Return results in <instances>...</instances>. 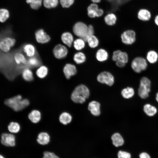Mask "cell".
Here are the masks:
<instances>
[{
  "label": "cell",
  "mask_w": 158,
  "mask_h": 158,
  "mask_svg": "<svg viewBox=\"0 0 158 158\" xmlns=\"http://www.w3.org/2000/svg\"><path fill=\"white\" fill-rule=\"evenodd\" d=\"M1 143L7 147H13L16 144L15 137L12 134L3 133L1 135Z\"/></svg>",
  "instance_id": "cell-10"
},
{
  "label": "cell",
  "mask_w": 158,
  "mask_h": 158,
  "mask_svg": "<svg viewBox=\"0 0 158 158\" xmlns=\"http://www.w3.org/2000/svg\"><path fill=\"white\" fill-rule=\"evenodd\" d=\"M4 103L14 111H18L28 107L29 102L27 99H23L22 96L19 95L6 99Z\"/></svg>",
  "instance_id": "cell-1"
},
{
  "label": "cell",
  "mask_w": 158,
  "mask_h": 158,
  "mask_svg": "<svg viewBox=\"0 0 158 158\" xmlns=\"http://www.w3.org/2000/svg\"><path fill=\"white\" fill-rule=\"evenodd\" d=\"M138 17L140 20L146 21L149 20L151 17L150 12L147 9H142L140 10L138 13Z\"/></svg>",
  "instance_id": "cell-22"
},
{
  "label": "cell",
  "mask_w": 158,
  "mask_h": 158,
  "mask_svg": "<svg viewBox=\"0 0 158 158\" xmlns=\"http://www.w3.org/2000/svg\"><path fill=\"white\" fill-rule=\"evenodd\" d=\"M118 158H130V154L125 151H119L118 154Z\"/></svg>",
  "instance_id": "cell-41"
},
{
  "label": "cell",
  "mask_w": 158,
  "mask_h": 158,
  "mask_svg": "<svg viewBox=\"0 0 158 158\" xmlns=\"http://www.w3.org/2000/svg\"><path fill=\"white\" fill-rule=\"evenodd\" d=\"M97 81L102 83L112 86L114 83V78L110 72L104 71L100 73L97 77Z\"/></svg>",
  "instance_id": "cell-6"
},
{
  "label": "cell",
  "mask_w": 158,
  "mask_h": 158,
  "mask_svg": "<svg viewBox=\"0 0 158 158\" xmlns=\"http://www.w3.org/2000/svg\"><path fill=\"white\" fill-rule=\"evenodd\" d=\"M0 158H5L3 156L0 154Z\"/></svg>",
  "instance_id": "cell-49"
},
{
  "label": "cell",
  "mask_w": 158,
  "mask_h": 158,
  "mask_svg": "<svg viewBox=\"0 0 158 158\" xmlns=\"http://www.w3.org/2000/svg\"><path fill=\"white\" fill-rule=\"evenodd\" d=\"M48 72V68L45 66H40L36 71V74L38 77L43 78L47 75Z\"/></svg>",
  "instance_id": "cell-28"
},
{
  "label": "cell",
  "mask_w": 158,
  "mask_h": 158,
  "mask_svg": "<svg viewBox=\"0 0 158 158\" xmlns=\"http://www.w3.org/2000/svg\"><path fill=\"white\" fill-rule=\"evenodd\" d=\"M35 35L36 40L39 43H46L49 42L51 40L50 36L42 29L36 31Z\"/></svg>",
  "instance_id": "cell-12"
},
{
  "label": "cell",
  "mask_w": 158,
  "mask_h": 158,
  "mask_svg": "<svg viewBox=\"0 0 158 158\" xmlns=\"http://www.w3.org/2000/svg\"><path fill=\"white\" fill-rule=\"evenodd\" d=\"M61 38L64 44L69 47L71 46L73 41V37L70 32H66L63 33L61 35Z\"/></svg>",
  "instance_id": "cell-18"
},
{
  "label": "cell",
  "mask_w": 158,
  "mask_h": 158,
  "mask_svg": "<svg viewBox=\"0 0 158 158\" xmlns=\"http://www.w3.org/2000/svg\"><path fill=\"white\" fill-rule=\"evenodd\" d=\"M59 119L61 123L64 125H66L71 122L72 117L69 113L63 112L60 114Z\"/></svg>",
  "instance_id": "cell-27"
},
{
  "label": "cell",
  "mask_w": 158,
  "mask_h": 158,
  "mask_svg": "<svg viewBox=\"0 0 158 158\" xmlns=\"http://www.w3.org/2000/svg\"><path fill=\"white\" fill-rule=\"evenodd\" d=\"M146 59L149 63L153 64L156 63L158 59V54L153 50L149 51L146 55Z\"/></svg>",
  "instance_id": "cell-24"
},
{
  "label": "cell",
  "mask_w": 158,
  "mask_h": 158,
  "mask_svg": "<svg viewBox=\"0 0 158 158\" xmlns=\"http://www.w3.org/2000/svg\"><path fill=\"white\" fill-rule=\"evenodd\" d=\"M156 99L157 101L158 102V92L157 93L156 95Z\"/></svg>",
  "instance_id": "cell-47"
},
{
  "label": "cell",
  "mask_w": 158,
  "mask_h": 158,
  "mask_svg": "<svg viewBox=\"0 0 158 158\" xmlns=\"http://www.w3.org/2000/svg\"><path fill=\"white\" fill-rule=\"evenodd\" d=\"M113 145L116 147L122 145L124 141L121 135L118 133L114 134L111 137Z\"/></svg>",
  "instance_id": "cell-20"
},
{
  "label": "cell",
  "mask_w": 158,
  "mask_h": 158,
  "mask_svg": "<svg viewBox=\"0 0 158 158\" xmlns=\"http://www.w3.org/2000/svg\"><path fill=\"white\" fill-rule=\"evenodd\" d=\"M88 44L91 48H95L98 45L99 41L97 38L94 35L90 37L87 40Z\"/></svg>",
  "instance_id": "cell-36"
},
{
  "label": "cell",
  "mask_w": 158,
  "mask_h": 158,
  "mask_svg": "<svg viewBox=\"0 0 158 158\" xmlns=\"http://www.w3.org/2000/svg\"><path fill=\"white\" fill-rule=\"evenodd\" d=\"M112 59L113 61L118 60L126 64L128 61V56L126 53L117 50L113 52Z\"/></svg>",
  "instance_id": "cell-14"
},
{
  "label": "cell",
  "mask_w": 158,
  "mask_h": 158,
  "mask_svg": "<svg viewBox=\"0 0 158 158\" xmlns=\"http://www.w3.org/2000/svg\"><path fill=\"white\" fill-rule=\"evenodd\" d=\"M74 61L78 64L83 63L86 60V56L85 54L81 52L76 53L73 56Z\"/></svg>",
  "instance_id": "cell-31"
},
{
  "label": "cell",
  "mask_w": 158,
  "mask_h": 158,
  "mask_svg": "<svg viewBox=\"0 0 158 158\" xmlns=\"http://www.w3.org/2000/svg\"><path fill=\"white\" fill-rule=\"evenodd\" d=\"M139 157L140 158H150V155L147 153L145 152L141 153Z\"/></svg>",
  "instance_id": "cell-44"
},
{
  "label": "cell",
  "mask_w": 158,
  "mask_h": 158,
  "mask_svg": "<svg viewBox=\"0 0 158 158\" xmlns=\"http://www.w3.org/2000/svg\"><path fill=\"white\" fill-rule=\"evenodd\" d=\"M100 104L96 101H92L88 104V109L91 114L94 116H99L100 114Z\"/></svg>",
  "instance_id": "cell-15"
},
{
  "label": "cell",
  "mask_w": 158,
  "mask_h": 158,
  "mask_svg": "<svg viewBox=\"0 0 158 158\" xmlns=\"http://www.w3.org/2000/svg\"><path fill=\"white\" fill-rule=\"evenodd\" d=\"M90 96V91L85 85H80L77 86L72 92L71 99L74 102L80 104L84 102Z\"/></svg>",
  "instance_id": "cell-2"
},
{
  "label": "cell",
  "mask_w": 158,
  "mask_h": 158,
  "mask_svg": "<svg viewBox=\"0 0 158 158\" xmlns=\"http://www.w3.org/2000/svg\"><path fill=\"white\" fill-rule=\"evenodd\" d=\"M116 65L119 67L123 68L126 65V63L120 61L118 60L116 61Z\"/></svg>",
  "instance_id": "cell-43"
},
{
  "label": "cell",
  "mask_w": 158,
  "mask_h": 158,
  "mask_svg": "<svg viewBox=\"0 0 158 158\" xmlns=\"http://www.w3.org/2000/svg\"><path fill=\"white\" fill-rule=\"evenodd\" d=\"M8 129L11 133H17L20 131V126L17 122H12L8 125Z\"/></svg>",
  "instance_id": "cell-35"
},
{
  "label": "cell",
  "mask_w": 158,
  "mask_h": 158,
  "mask_svg": "<svg viewBox=\"0 0 158 158\" xmlns=\"http://www.w3.org/2000/svg\"><path fill=\"white\" fill-rule=\"evenodd\" d=\"M28 117L32 123H37L41 119V114L38 110H34L29 114Z\"/></svg>",
  "instance_id": "cell-21"
},
{
  "label": "cell",
  "mask_w": 158,
  "mask_h": 158,
  "mask_svg": "<svg viewBox=\"0 0 158 158\" xmlns=\"http://www.w3.org/2000/svg\"><path fill=\"white\" fill-rule=\"evenodd\" d=\"M154 22L158 26V15L155 18Z\"/></svg>",
  "instance_id": "cell-45"
},
{
  "label": "cell",
  "mask_w": 158,
  "mask_h": 158,
  "mask_svg": "<svg viewBox=\"0 0 158 158\" xmlns=\"http://www.w3.org/2000/svg\"><path fill=\"white\" fill-rule=\"evenodd\" d=\"M131 67L136 73H140L147 68V60L142 57L138 56L134 58L131 63Z\"/></svg>",
  "instance_id": "cell-4"
},
{
  "label": "cell",
  "mask_w": 158,
  "mask_h": 158,
  "mask_svg": "<svg viewBox=\"0 0 158 158\" xmlns=\"http://www.w3.org/2000/svg\"><path fill=\"white\" fill-rule=\"evenodd\" d=\"M13 59L17 65L23 66L28 65V60L24 54L20 52H18L14 54Z\"/></svg>",
  "instance_id": "cell-16"
},
{
  "label": "cell",
  "mask_w": 158,
  "mask_h": 158,
  "mask_svg": "<svg viewBox=\"0 0 158 158\" xmlns=\"http://www.w3.org/2000/svg\"><path fill=\"white\" fill-rule=\"evenodd\" d=\"M63 72L66 78L69 79L71 76L76 74L77 70L75 66L71 63H67L63 68Z\"/></svg>",
  "instance_id": "cell-13"
},
{
  "label": "cell",
  "mask_w": 158,
  "mask_h": 158,
  "mask_svg": "<svg viewBox=\"0 0 158 158\" xmlns=\"http://www.w3.org/2000/svg\"><path fill=\"white\" fill-rule=\"evenodd\" d=\"M108 0L109 1H111L113 0Z\"/></svg>",
  "instance_id": "cell-50"
},
{
  "label": "cell",
  "mask_w": 158,
  "mask_h": 158,
  "mask_svg": "<svg viewBox=\"0 0 158 158\" xmlns=\"http://www.w3.org/2000/svg\"><path fill=\"white\" fill-rule=\"evenodd\" d=\"M94 3H99L101 1V0H91Z\"/></svg>",
  "instance_id": "cell-46"
},
{
  "label": "cell",
  "mask_w": 158,
  "mask_h": 158,
  "mask_svg": "<svg viewBox=\"0 0 158 158\" xmlns=\"http://www.w3.org/2000/svg\"><path fill=\"white\" fill-rule=\"evenodd\" d=\"M54 56L58 59L65 58L68 53L67 48L64 45L59 44L56 45L53 51Z\"/></svg>",
  "instance_id": "cell-9"
},
{
  "label": "cell",
  "mask_w": 158,
  "mask_h": 158,
  "mask_svg": "<svg viewBox=\"0 0 158 158\" xmlns=\"http://www.w3.org/2000/svg\"><path fill=\"white\" fill-rule=\"evenodd\" d=\"M151 84V81L147 77H143L141 78L138 89V94L141 98L145 99L148 97Z\"/></svg>",
  "instance_id": "cell-3"
},
{
  "label": "cell",
  "mask_w": 158,
  "mask_h": 158,
  "mask_svg": "<svg viewBox=\"0 0 158 158\" xmlns=\"http://www.w3.org/2000/svg\"><path fill=\"white\" fill-rule=\"evenodd\" d=\"M37 140L39 144L42 145H45L49 142L50 137L47 133L42 132L38 134Z\"/></svg>",
  "instance_id": "cell-19"
},
{
  "label": "cell",
  "mask_w": 158,
  "mask_h": 158,
  "mask_svg": "<svg viewBox=\"0 0 158 158\" xmlns=\"http://www.w3.org/2000/svg\"><path fill=\"white\" fill-rule=\"evenodd\" d=\"M10 16L8 10L4 8H0V22L4 23L9 18Z\"/></svg>",
  "instance_id": "cell-29"
},
{
  "label": "cell",
  "mask_w": 158,
  "mask_h": 158,
  "mask_svg": "<svg viewBox=\"0 0 158 158\" xmlns=\"http://www.w3.org/2000/svg\"><path fill=\"white\" fill-rule=\"evenodd\" d=\"M96 57L98 61L100 62L104 61L108 59V54L105 49H100L97 51Z\"/></svg>",
  "instance_id": "cell-23"
},
{
  "label": "cell",
  "mask_w": 158,
  "mask_h": 158,
  "mask_svg": "<svg viewBox=\"0 0 158 158\" xmlns=\"http://www.w3.org/2000/svg\"><path fill=\"white\" fill-rule=\"evenodd\" d=\"M143 110L145 113L150 116H154L157 112V109L155 107L148 104L144 106Z\"/></svg>",
  "instance_id": "cell-26"
},
{
  "label": "cell",
  "mask_w": 158,
  "mask_h": 158,
  "mask_svg": "<svg viewBox=\"0 0 158 158\" xmlns=\"http://www.w3.org/2000/svg\"><path fill=\"white\" fill-rule=\"evenodd\" d=\"M44 7L48 8H55L58 5V0H43Z\"/></svg>",
  "instance_id": "cell-38"
},
{
  "label": "cell",
  "mask_w": 158,
  "mask_h": 158,
  "mask_svg": "<svg viewBox=\"0 0 158 158\" xmlns=\"http://www.w3.org/2000/svg\"><path fill=\"white\" fill-rule=\"evenodd\" d=\"M26 2L30 4V7L32 9L37 10L41 6L42 0H26Z\"/></svg>",
  "instance_id": "cell-37"
},
{
  "label": "cell",
  "mask_w": 158,
  "mask_h": 158,
  "mask_svg": "<svg viewBox=\"0 0 158 158\" xmlns=\"http://www.w3.org/2000/svg\"><path fill=\"white\" fill-rule=\"evenodd\" d=\"M133 89L130 87H127L123 89L121 94L123 97L126 99H129L132 97L134 95Z\"/></svg>",
  "instance_id": "cell-30"
},
{
  "label": "cell",
  "mask_w": 158,
  "mask_h": 158,
  "mask_svg": "<svg viewBox=\"0 0 158 158\" xmlns=\"http://www.w3.org/2000/svg\"><path fill=\"white\" fill-rule=\"evenodd\" d=\"M22 75L23 79L27 81H31L34 79L33 74L29 68H25L22 70Z\"/></svg>",
  "instance_id": "cell-25"
},
{
  "label": "cell",
  "mask_w": 158,
  "mask_h": 158,
  "mask_svg": "<svg viewBox=\"0 0 158 158\" xmlns=\"http://www.w3.org/2000/svg\"><path fill=\"white\" fill-rule=\"evenodd\" d=\"M75 49L77 50H80L84 48L85 46V41L82 38L76 39L73 42Z\"/></svg>",
  "instance_id": "cell-34"
},
{
  "label": "cell",
  "mask_w": 158,
  "mask_h": 158,
  "mask_svg": "<svg viewBox=\"0 0 158 158\" xmlns=\"http://www.w3.org/2000/svg\"><path fill=\"white\" fill-rule=\"evenodd\" d=\"M94 30L93 26L89 25L88 26V30L85 36L83 39L85 42L87 41V39L90 36L94 35Z\"/></svg>",
  "instance_id": "cell-39"
},
{
  "label": "cell",
  "mask_w": 158,
  "mask_h": 158,
  "mask_svg": "<svg viewBox=\"0 0 158 158\" xmlns=\"http://www.w3.org/2000/svg\"><path fill=\"white\" fill-rule=\"evenodd\" d=\"M55 155L53 152L46 151L44 152L42 158H53Z\"/></svg>",
  "instance_id": "cell-42"
},
{
  "label": "cell",
  "mask_w": 158,
  "mask_h": 158,
  "mask_svg": "<svg viewBox=\"0 0 158 158\" xmlns=\"http://www.w3.org/2000/svg\"><path fill=\"white\" fill-rule=\"evenodd\" d=\"M16 42V40L13 37L9 36L3 37L0 40V49L4 52H8Z\"/></svg>",
  "instance_id": "cell-5"
},
{
  "label": "cell",
  "mask_w": 158,
  "mask_h": 158,
  "mask_svg": "<svg viewBox=\"0 0 158 158\" xmlns=\"http://www.w3.org/2000/svg\"><path fill=\"white\" fill-rule=\"evenodd\" d=\"M27 63L28 65L32 67H37L41 63L39 59L36 56L30 57L28 60Z\"/></svg>",
  "instance_id": "cell-33"
},
{
  "label": "cell",
  "mask_w": 158,
  "mask_h": 158,
  "mask_svg": "<svg viewBox=\"0 0 158 158\" xmlns=\"http://www.w3.org/2000/svg\"><path fill=\"white\" fill-rule=\"evenodd\" d=\"M88 26L82 22H78L74 25L73 31L75 35L83 39L85 35L88 30Z\"/></svg>",
  "instance_id": "cell-7"
},
{
  "label": "cell",
  "mask_w": 158,
  "mask_h": 158,
  "mask_svg": "<svg viewBox=\"0 0 158 158\" xmlns=\"http://www.w3.org/2000/svg\"><path fill=\"white\" fill-rule=\"evenodd\" d=\"M121 38L123 43L127 45H130L136 40V34L132 30H128L124 31L121 35Z\"/></svg>",
  "instance_id": "cell-8"
},
{
  "label": "cell",
  "mask_w": 158,
  "mask_h": 158,
  "mask_svg": "<svg viewBox=\"0 0 158 158\" xmlns=\"http://www.w3.org/2000/svg\"><path fill=\"white\" fill-rule=\"evenodd\" d=\"M74 0H60V3L63 8H68L74 3Z\"/></svg>",
  "instance_id": "cell-40"
},
{
  "label": "cell",
  "mask_w": 158,
  "mask_h": 158,
  "mask_svg": "<svg viewBox=\"0 0 158 158\" xmlns=\"http://www.w3.org/2000/svg\"><path fill=\"white\" fill-rule=\"evenodd\" d=\"M105 23L108 25H113L116 23L117 18L116 15L113 13H109L104 17Z\"/></svg>",
  "instance_id": "cell-32"
},
{
  "label": "cell",
  "mask_w": 158,
  "mask_h": 158,
  "mask_svg": "<svg viewBox=\"0 0 158 158\" xmlns=\"http://www.w3.org/2000/svg\"><path fill=\"white\" fill-rule=\"evenodd\" d=\"M53 158H60L56 154L54 156Z\"/></svg>",
  "instance_id": "cell-48"
},
{
  "label": "cell",
  "mask_w": 158,
  "mask_h": 158,
  "mask_svg": "<svg viewBox=\"0 0 158 158\" xmlns=\"http://www.w3.org/2000/svg\"><path fill=\"white\" fill-rule=\"evenodd\" d=\"M87 10L88 16L91 18L101 16L104 13L103 10L99 9L98 5L95 4H91L88 7Z\"/></svg>",
  "instance_id": "cell-11"
},
{
  "label": "cell",
  "mask_w": 158,
  "mask_h": 158,
  "mask_svg": "<svg viewBox=\"0 0 158 158\" xmlns=\"http://www.w3.org/2000/svg\"><path fill=\"white\" fill-rule=\"evenodd\" d=\"M23 52L27 56L31 57L35 56L36 54V50L35 46L30 44H26L23 47Z\"/></svg>",
  "instance_id": "cell-17"
}]
</instances>
